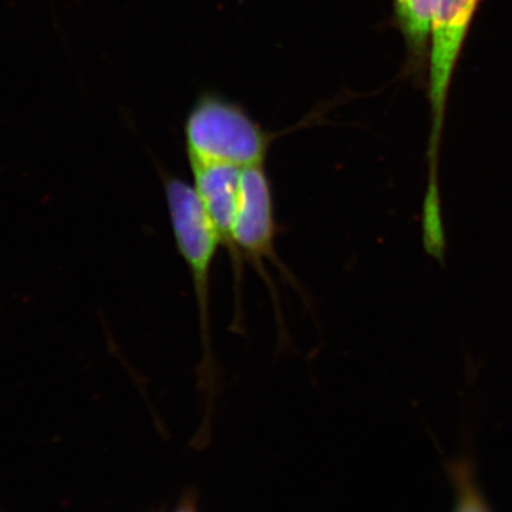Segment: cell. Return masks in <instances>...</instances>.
<instances>
[{
	"label": "cell",
	"mask_w": 512,
	"mask_h": 512,
	"mask_svg": "<svg viewBox=\"0 0 512 512\" xmlns=\"http://www.w3.org/2000/svg\"><path fill=\"white\" fill-rule=\"evenodd\" d=\"M163 184L175 245L190 271L197 302L201 340L197 382L205 400V412L210 416L221 386V370L211 332V269L221 247L220 239L192 185L167 173H163Z\"/></svg>",
	"instance_id": "cell-1"
},
{
	"label": "cell",
	"mask_w": 512,
	"mask_h": 512,
	"mask_svg": "<svg viewBox=\"0 0 512 512\" xmlns=\"http://www.w3.org/2000/svg\"><path fill=\"white\" fill-rule=\"evenodd\" d=\"M274 138L241 104L211 92L198 97L184 124L191 170L208 165L265 164Z\"/></svg>",
	"instance_id": "cell-2"
},
{
	"label": "cell",
	"mask_w": 512,
	"mask_h": 512,
	"mask_svg": "<svg viewBox=\"0 0 512 512\" xmlns=\"http://www.w3.org/2000/svg\"><path fill=\"white\" fill-rule=\"evenodd\" d=\"M278 231L274 188H272L271 178L266 173L265 164L245 167L241 173V180H239L234 241L242 261H248L252 265L271 293L279 336L281 339H285V320L282 318L278 291H276L266 264L274 266L278 274L296 291L301 292L302 295L303 292L298 279L289 271L288 266L282 262L276 252L275 244Z\"/></svg>",
	"instance_id": "cell-3"
},
{
	"label": "cell",
	"mask_w": 512,
	"mask_h": 512,
	"mask_svg": "<svg viewBox=\"0 0 512 512\" xmlns=\"http://www.w3.org/2000/svg\"><path fill=\"white\" fill-rule=\"evenodd\" d=\"M483 0H440L431 32L427 63V97L430 106V137L427 146V188L439 187L441 137L446 123L447 101L468 33Z\"/></svg>",
	"instance_id": "cell-4"
},
{
	"label": "cell",
	"mask_w": 512,
	"mask_h": 512,
	"mask_svg": "<svg viewBox=\"0 0 512 512\" xmlns=\"http://www.w3.org/2000/svg\"><path fill=\"white\" fill-rule=\"evenodd\" d=\"M245 167L234 165H208L191 170L195 192L202 207L217 232L221 247L228 252L234 278L235 316L232 328L242 333L244 330V309H242V285H244V261L239 255L234 241L235 211L239 180Z\"/></svg>",
	"instance_id": "cell-5"
},
{
	"label": "cell",
	"mask_w": 512,
	"mask_h": 512,
	"mask_svg": "<svg viewBox=\"0 0 512 512\" xmlns=\"http://www.w3.org/2000/svg\"><path fill=\"white\" fill-rule=\"evenodd\" d=\"M440 0H392V25L406 46L404 72L423 79L429 63L431 32Z\"/></svg>",
	"instance_id": "cell-6"
},
{
	"label": "cell",
	"mask_w": 512,
	"mask_h": 512,
	"mask_svg": "<svg viewBox=\"0 0 512 512\" xmlns=\"http://www.w3.org/2000/svg\"><path fill=\"white\" fill-rule=\"evenodd\" d=\"M447 471L454 488L453 512H493L478 485L473 464L468 458L454 460L448 464Z\"/></svg>",
	"instance_id": "cell-7"
}]
</instances>
